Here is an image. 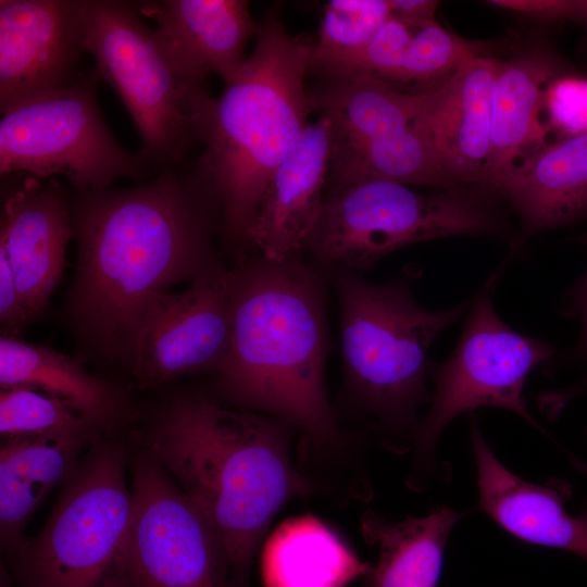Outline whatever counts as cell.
Instances as JSON below:
<instances>
[{
	"mask_svg": "<svg viewBox=\"0 0 587 587\" xmlns=\"http://www.w3.org/2000/svg\"><path fill=\"white\" fill-rule=\"evenodd\" d=\"M209 199L196 170L187 173L184 163L132 188L75 191L73 313L82 330L109 353L127 361L152 302L218 263Z\"/></svg>",
	"mask_w": 587,
	"mask_h": 587,
	"instance_id": "obj_1",
	"label": "cell"
},
{
	"mask_svg": "<svg viewBox=\"0 0 587 587\" xmlns=\"http://www.w3.org/2000/svg\"><path fill=\"white\" fill-rule=\"evenodd\" d=\"M302 252L272 260L252 250L232 268L230 339L216 373L229 401L279 419L321 448L338 446L325 385V285Z\"/></svg>",
	"mask_w": 587,
	"mask_h": 587,
	"instance_id": "obj_2",
	"label": "cell"
},
{
	"mask_svg": "<svg viewBox=\"0 0 587 587\" xmlns=\"http://www.w3.org/2000/svg\"><path fill=\"white\" fill-rule=\"evenodd\" d=\"M292 429L274 416L187 396L171 403L149 436L147 453L209 520L243 587L275 514L320 491L292 464Z\"/></svg>",
	"mask_w": 587,
	"mask_h": 587,
	"instance_id": "obj_3",
	"label": "cell"
},
{
	"mask_svg": "<svg viewBox=\"0 0 587 587\" xmlns=\"http://www.w3.org/2000/svg\"><path fill=\"white\" fill-rule=\"evenodd\" d=\"M314 40L292 36L279 13L267 11L255 43L217 98L196 103L195 130L203 150L196 172L215 200L225 240L238 255L273 173L309 125Z\"/></svg>",
	"mask_w": 587,
	"mask_h": 587,
	"instance_id": "obj_4",
	"label": "cell"
},
{
	"mask_svg": "<svg viewBox=\"0 0 587 587\" xmlns=\"http://www.w3.org/2000/svg\"><path fill=\"white\" fill-rule=\"evenodd\" d=\"M337 294L346 384L359 408L392 435L413 433L420 407L430 401L429 348L448 325L467 311L470 299L444 311L422 308L414 298L415 273L386 283L327 266Z\"/></svg>",
	"mask_w": 587,
	"mask_h": 587,
	"instance_id": "obj_5",
	"label": "cell"
},
{
	"mask_svg": "<svg viewBox=\"0 0 587 587\" xmlns=\"http://www.w3.org/2000/svg\"><path fill=\"white\" fill-rule=\"evenodd\" d=\"M124 449L100 442L63 483L41 530L7 554L17 587H136Z\"/></svg>",
	"mask_w": 587,
	"mask_h": 587,
	"instance_id": "obj_6",
	"label": "cell"
},
{
	"mask_svg": "<svg viewBox=\"0 0 587 587\" xmlns=\"http://www.w3.org/2000/svg\"><path fill=\"white\" fill-rule=\"evenodd\" d=\"M463 235L505 236L507 227L464 187L424 193L371 178L329 186L303 251L323 266L363 273L403 247Z\"/></svg>",
	"mask_w": 587,
	"mask_h": 587,
	"instance_id": "obj_7",
	"label": "cell"
},
{
	"mask_svg": "<svg viewBox=\"0 0 587 587\" xmlns=\"http://www.w3.org/2000/svg\"><path fill=\"white\" fill-rule=\"evenodd\" d=\"M85 51L130 115L152 172L183 164L198 143L196 103L205 89L180 77L135 2L86 0Z\"/></svg>",
	"mask_w": 587,
	"mask_h": 587,
	"instance_id": "obj_8",
	"label": "cell"
},
{
	"mask_svg": "<svg viewBox=\"0 0 587 587\" xmlns=\"http://www.w3.org/2000/svg\"><path fill=\"white\" fill-rule=\"evenodd\" d=\"M95 66L70 85L2 113L1 178L25 174L65 176L75 191H99L118 177L139 182L155 174L138 152L126 151L104 122Z\"/></svg>",
	"mask_w": 587,
	"mask_h": 587,
	"instance_id": "obj_9",
	"label": "cell"
},
{
	"mask_svg": "<svg viewBox=\"0 0 587 587\" xmlns=\"http://www.w3.org/2000/svg\"><path fill=\"white\" fill-rule=\"evenodd\" d=\"M504 266L499 265L470 298L457 346L442 363L433 366L430 407L414 437L415 475L432 467L436 444L447 425L475 409H507L539 428L527 410L524 384L535 367L558 351L550 344L514 330L496 312L492 296Z\"/></svg>",
	"mask_w": 587,
	"mask_h": 587,
	"instance_id": "obj_10",
	"label": "cell"
},
{
	"mask_svg": "<svg viewBox=\"0 0 587 587\" xmlns=\"http://www.w3.org/2000/svg\"><path fill=\"white\" fill-rule=\"evenodd\" d=\"M311 98L313 110L332 123L329 186L375 178L459 188L416 123L413 92L372 79L333 78Z\"/></svg>",
	"mask_w": 587,
	"mask_h": 587,
	"instance_id": "obj_11",
	"label": "cell"
},
{
	"mask_svg": "<svg viewBox=\"0 0 587 587\" xmlns=\"http://www.w3.org/2000/svg\"><path fill=\"white\" fill-rule=\"evenodd\" d=\"M132 491L136 587H243L209 520L148 453L134 460Z\"/></svg>",
	"mask_w": 587,
	"mask_h": 587,
	"instance_id": "obj_12",
	"label": "cell"
},
{
	"mask_svg": "<svg viewBox=\"0 0 587 587\" xmlns=\"http://www.w3.org/2000/svg\"><path fill=\"white\" fill-rule=\"evenodd\" d=\"M232 285V270L216 263L152 302L126 361L140 388L218 370L229 347Z\"/></svg>",
	"mask_w": 587,
	"mask_h": 587,
	"instance_id": "obj_13",
	"label": "cell"
},
{
	"mask_svg": "<svg viewBox=\"0 0 587 587\" xmlns=\"http://www.w3.org/2000/svg\"><path fill=\"white\" fill-rule=\"evenodd\" d=\"M86 0H0V110L63 88L82 72Z\"/></svg>",
	"mask_w": 587,
	"mask_h": 587,
	"instance_id": "obj_14",
	"label": "cell"
},
{
	"mask_svg": "<svg viewBox=\"0 0 587 587\" xmlns=\"http://www.w3.org/2000/svg\"><path fill=\"white\" fill-rule=\"evenodd\" d=\"M23 175L2 203L0 252L32 321L43 311L62 277L74 229L72 197L59 180Z\"/></svg>",
	"mask_w": 587,
	"mask_h": 587,
	"instance_id": "obj_15",
	"label": "cell"
},
{
	"mask_svg": "<svg viewBox=\"0 0 587 587\" xmlns=\"http://www.w3.org/2000/svg\"><path fill=\"white\" fill-rule=\"evenodd\" d=\"M502 64L475 54L442 82L413 92L416 123L442 171L458 187L482 184L492 90Z\"/></svg>",
	"mask_w": 587,
	"mask_h": 587,
	"instance_id": "obj_16",
	"label": "cell"
},
{
	"mask_svg": "<svg viewBox=\"0 0 587 587\" xmlns=\"http://www.w3.org/2000/svg\"><path fill=\"white\" fill-rule=\"evenodd\" d=\"M153 20L166 57L190 86L204 88L208 75L229 82L241 68L246 48L260 23L246 0H158L135 2Z\"/></svg>",
	"mask_w": 587,
	"mask_h": 587,
	"instance_id": "obj_17",
	"label": "cell"
},
{
	"mask_svg": "<svg viewBox=\"0 0 587 587\" xmlns=\"http://www.w3.org/2000/svg\"><path fill=\"white\" fill-rule=\"evenodd\" d=\"M332 140V123L319 114L273 173L249 229L247 249L272 260L303 251L323 207Z\"/></svg>",
	"mask_w": 587,
	"mask_h": 587,
	"instance_id": "obj_18",
	"label": "cell"
},
{
	"mask_svg": "<svg viewBox=\"0 0 587 587\" xmlns=\"http://www.w3.org/2000/svg\"><path fill=\"white\" fill-rule=\"evenodd\" d=\"M478 507L514 537L572 552L587 561V511L577 516L564 508L567 486L559 480L537 485L509 471L471 419Z\"/></svg>",
	"mask_w": 587,
	"mask_h": 587,
	"instance_id": "obj_19",
	"label": "cell"
},
{
	"mask_svg": "<svg viewBox=\"0 0 587 587\" xmlns=\"http://www.w3.org/2000/svg\"><path fill=\"white\" fill-rule=\"evenodd\" d=\"M527 234L587 218V133L539 148L494 188Z\"/></svg>",
	"mask_w": 587,
	"mask_h": 587,
	"instance_id": "obj_20",
	"label": "cell"
},
{
	"mask_svg": "<svg viewBox=\"0 0 587 587\" xmlns=\"http://www.w3.org/2000/svg\"><path fill=\"white\" fill-rule=\"evenodd\" d=\"M555 64L534 52L503 62L491 97L489 150L480 186L497 184L533 152L544 147L548 128L540 121L545 87L557 75Z\"/></svg>",
	"mask_w": 587,
	"mask_h": 587,
	"instance_id": "obj_21",
	"label": "cell"
},
{
	"mask_svg": "<svg viewBox=\"0 0 587 587\" xmlns=\"http://www.w3.org/2000/svg\"><path fill=\"white\" fill-rule=\"evenodd\" d=\"M98 434L3 440L0 448V541L5 555L25 539L24 528L43 499L73 473Z\"/></svg>",
	"mask_w": 587,
	"mask_h": 587,
	"instance_id": "obj_22",
	"label": "cell"
},
{
	"mask_svg": "<svg viewBox=\"0 0 587 587\" xmlns=\"http://www.w3.org/2000/svg\"><path fill=\"white\" fill-rule=\"evenodd\" d=\"M464 515L449 507L398 522L374 511L364 513L361 534L378 549L377 562L365 575V587H437L446 544Z\"/></svg>",
	"mask_w": 587,
	"mask_h": 587,
	"instance_id": "obj_23",
	"label": "cell"
},
{
	"mask_svg": "<svg viewBox=\"0 0 587 587\" xmlns=\"http://www.w3.org/2000/svg\"><path fill=\"white\" fill-rule=\"evenodd\" d=\"M371 566L311 514L279 524L261 558L265 587H346L365 576Z\"/></svg>",
	"mask_w": 587,
	"mask_h": 587,
	"instance_id": "obj_24",
	"label": "cell"
},
{
	"mask_svg": "<svg viewBox=\"0 0 587 587\" xmlns=\"http://www.w3.org/2000/svg\"><path fill=\"white\" fill-rule=\"evenodd\" d=\"M0 387H27L58 397L102 430L124 411L121 394L108 382L91 375L79 363L50 347L2 335Z\"/></svg>",
	"mask_w": 587,
	"mask_h": 587,
	"instance_id": "obj_25",
	"label": "cell"
},
{
	"mask_svg": "<svg viewBox=\"0 0 587 587\" xmlns=\"http://www.w3.org/2000/svg\"><path fill=\"white\" fill-rule=\"evenodd\" d=\"M101 432L70 403L42 390L11 387L0 391L2 441Z\"/></svg>",
	"mask_w": 587,
	"mask_h": 587,
	"instance_id": "obj_26",
	"label": "cell"
},
{
	"mask_svg": "<svg viewBox=\"0 0 587 587\" xmlns=\"http://www.w3.org/2000/svg\"><path fill=\"white\" fill-rule=\"evenodd\" d=\"M389 17V0L326 2L314 40L311 70L317 72L361 51Z\"/></svg>",
	"mask_w": 587,
	"mask_h": 587,
	"instance_id": "obj_27",
	"label": "cell"
},
{
	"mask_svg": "<svg viewBox=\"0 0 587 587\" xmlns=\"http://www.w3.org/2000/svg\"><path fill=\"white\" fill-rule=\"evenodd\" d=\"M579 241L587 248V233L579 237ZM562 314L566 317H577L580 321L579 338L576 345L565 353V357L584 366L586 373L575 385L548 395L544 407L550 415L562 411L565 404L587 391V271L567 290L562 305Z\"/></svg>",
	"mask_w": 587,
	"mask_h": 587,
	"instance_id": "obj_28",
	"label": "cell"
},
{
	"mask_svg": "<svg viewBox=\"0 0 587 587\" xmlns=\"http://www.w3.org/2000/svg\"><path fill=\"white\" fill-rule=\"evenodd\" d=\"M548 91L546 100L553 124L570 136L587 133V80L558 79Z\"/></svg>",
	"mask_w": 587,
	"mask_h": 587,
	"instance_id": "obj_29",
	"label": "cell"
},
{
	"mask_svg": "<svg viewBox=\"0 0 587 587\" xmlns=\"http://www.w3.org/2000/svg\"><path fill=\"white\" fill-rule=\"evenodd\" d=\"M0 323L4 336L14 337L30 320L24 309L11 266L0 252Z\"/></svg>",
	"mask_w": 587,
	"mask_h": 587,
	"instance_id": "obj_30",
	"label": "cell"
},
{
	"mask_svg": "<svg viewBox=\"0 0 587 587\" xmlns=\"http://www.w3.org/2000/svg\"><path fill=\"white\" fill-rule=\"evenodd\" d=\"M488 3L540 18L587 14V1L494 0Z\"/></svg>",
	"mask_w": 587,
	"mask_h": 587,
	"instance_id": "obj_31",
	"label": "cell"
},
{
	"mask_svg": "<svg viewBox=\"0 0 587 587\" xmlns=\"http://www.w3.org/2000/svg\"><path fill=\"white\" fill-rule=\"evenodd\" d=\"M390 15L410 26H423L435 20L439 2L433 0H389Z\"/></svg>",
	"mask_w": 587,
	"mask_h": 587,
	"instance_id": "obj_32",
	"label": "cell"
}]
</instances>
